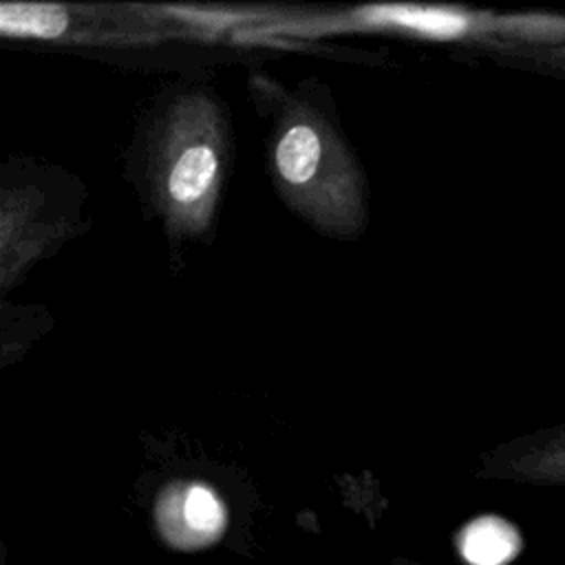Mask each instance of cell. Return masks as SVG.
<instances>
[{
	"label": "cell",
	"mask_w": 565,
	"mask_h": 565,
	"mask_svg": "<svg viewBox=\"0 0 565 565\" xmlns=\"http://www.w3.org/2000/svg\"><path fill=\"white\" fill-rule=\"evenodd\" d=\"M486 475L516 483L565 488V424L508 444L488 459Z\"/></svg>",
	"instance_id": "cell-1"
},
{
	"label": "cell",
	"mask_w": 565,
	"mask_h": 565,
	"mask_svg": "<svg viewBox=\"0 0 565 565\" xmlns=\"http://www.w3.org/2000/svg\"><path fill=\"white\" fill-rule=\"evenodd\" d=\"M322 143L318 132L307 124L291 126L276 148V166L285 181L300 185L307 183L320 163Z\"/></svg>",
	"instance_id": "cell-2"
},
{
	"label": "cell",
	"mask_w": 565,
	"mask_h": 565,
	"mask_svg": "<svg viewBox=\"0 0 565 565\" xmlns=\"http://www.w3.org/2000/svg\"><path fill=\"white\" fill-rule=\"evenodd\" d=\"M516 552V534L501 519H479L463 530L461 554L472 565H501Z\"/></svg>",
	"instance_id": "cell-3"
},
{
	"label": "cell",
	"mask_w": 565,
	"mask_h": 565,
	"mask_svg": "<svg viewBox=\"0 0 565 565\" xmlns=\"http://www.w3.org/2000/svg\"><path fill=\"white\" fill-rule=\"evenodd\" d=\"M216 177V154L207 146H192L181 152L172 166L168 190L177 203H194L201 199Z\"/></svg>",
	"instance_id": "cell-4"
},
{
	"label": "cell",
	"mask_w": 565,
	"mask_h": 565,
	"mask_svg": "<svg viewBox=\"0 0 565 565\" xmlns=\"http://www.w3.org/2000/svg\"><path fill=\"white\" fill-rule=\"evenodd\" d=\"M0 24L7 33L55 38L66 26V13L57 7L40 4H4L0 11Z\"/></svg>",
	"instance_id": "cell-5"
},
{
	"label": "cell",
	"mask_w": 565,
	"mask_h": 565,
	"mask_svg": "<svg viewBox=\"0 0 565 565\" xmlns=\"http://www.w3.org/2000/svg\"><path fill=\"white\" fill-rule=\"evenodd\" d=\"M185 525L196 534H214L223 525L221 501L203 486H194L183 497Z\"/></svg>",
	"instance_id": "cell-6"
},
{
	"label": "cell",
	"mask_w": 565,
	"mask_h": 565,
	"mask_svg": "<svg viewBox=\"0 0 565 565\" xmlns=\"http://www.w3.org/2000/svg\"><path fill=\"white\" fill-rule=\"evenodd\" d=\"M516 55L525 66L547 77L565 79V44L558 46H519Z\"/></svg>",
	"instance_id": "cell-7"
}]
</instances>
